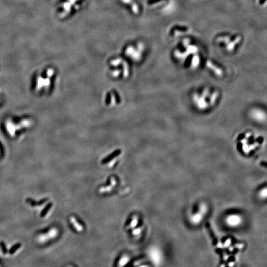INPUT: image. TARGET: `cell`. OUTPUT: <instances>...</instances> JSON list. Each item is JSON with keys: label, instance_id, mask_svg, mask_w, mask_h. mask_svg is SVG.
<instances>
[{"label": "cell", "instance_id": "cell-16", "mask_svg": "<svg viewBox=\"0 0 267 267\" xmlns=\"http://www.w3.org/2000/svg\"><path fill=\"white\" fill-rule=\"evenodd\" d=\"M139 267H149V266H147V265H141Z\"/></svg>", "mask_w": 267, "mask_h": 267}, {"label": "cell", "instance_id": "cell-7", "mask_svg": "<svg viewBox=\"0 0 267 267\" xmlns=\"http://www.w3.org/2000/svg\"><path fill=\"white\" fill-rule=\"evenodd\" d=\"M21 246H22L21 243H17V244H15V245H14L13 247H11V248L9 250V254L10 255L14 254L18 249H19L21 248Z\"/></svg>", "mask_w": 267, "mask_h": 267}, {"label": "cell", "instance_id": "cell-17", "mask_svg": "<svg viewBox=\"0 0 267 267\" xmlns=\"http://www.w3.org/2000/svg\"><path fill=\"white\" fill-rule=\"evenodd\" d=\"M68 267H72V266H68Z\"/></svg>", "mask_w": 267, "mask_h": 267}, {"label": "cell", "instance_id": "cell-13", "mask_svg": "<svg viewBox=\"0 0 267 267\" xmlns=\"http://www.w3.org/2000/svg\"><path fill=\"white\" fill-rule=\"evenodd\" d=\"M116 183H117L116 180L115 179V178H111L110 179V184L112 187H115L116 185Z\"/></svg>", "mask_w": 267, "mask_h": 267}, {"label": "cell", "instance_id": "cell-15", "mask_svg": "<svg viewBox=\"0 0 267 267\" xmlns=\"http://www.w3.org/2000/svg\"><path fill=\"white\" fill-rule=\"evenodd\" d=\"M263 192H264V193H263V194L262 193L263 196H266L267 195V190H264V191Z\"/></svg>", "mask_w": 267, "mask_h": 267}, {"label": "cell", "instance_id": "cell-3", "mask_svg": "<svg viewBox=\"0 0 267 267\" xmlns=\"http://www.w3.org/2000/svg\"><path fill=\"white\" fill-rule=\"evenodd\" d=\"M70 222L72 224L74 228L78 232H82L83 231L84 228L81 224L77 221L76 218L74 217H71L70 218Z\"/></svg>", "mask_w": 267, "mask_h": 267}, {"label": "cell", "instance_id": "cell-12", "mask_svg": "<svg viewBox=\"0 0 267 267\" xmlns=\"http://www.w3.org/2000/svg\"><path fill=\"white\" fill-rule=\"evenodd\" d=\"M142 228H140V227H139V228H137V229H136L135 230H134L133 231V232H132V234L133 235H139L141 233V232H142Z\"/></svg>", "mask_w": 267, "mask_h": 267}, {"label": "cell", "instance_id": "cell-5", "mask_svg": "<svg viewBox=\"0 0 267 267\" xmlns=\"http://www.w3.org/2000/svg\"><path fill=\"white\" fill-rule=\"evenodd\" d=\"M129 261V257L127 255H124L122 257L120 258V260L118 263V266L119 267H124L126 265L128 262Z\"/></svg>", "mask_w": 267, "mask_h": 267}, {"label": "cell", "instance_id": "cell-6", "mask_svg": "<svg viewBox=\"0 0 267 267\" xmlns=\"http://www.w3.org/2000/svg\"><path fill=\"white\" fill-rule=\"evenodd\" d=\"M138 224V217L137 216H134V217L132 218V220L129 224V225L128 226L127 228L129 229H132V228H134V227L137 225Z\"/></svg>", "mask_w": 267, "mask_h": 267}, {"label": "cell", "instance_id": "cell-8", "mask_svg": "<svg viewBox=\"0 0 267 267\" xmlns=\"http://www.w3.org/2000/svg\"><path fill=\"white\" fill-rule=\"evenodd\" d=\"M113 190V187L111 186H108L106 187H100L99 192L100 194H103V193H107V192H110Z\"/></svg>", "mask_w": 267, "mask_h": 267}, {"label": "cell", "instance_id": "cell-4", "mask_svg": "<svg viewBox=\"0 0 267 267\" xmlns=\"http://www.w3.org/2000/svg\"><path fill=\"white\" fill-rule=\"evenodd\" d=\"M47 200H48V199H45L42 200L41 201L35 202V201H34V200H33L32 199H31L30 198H27L26 199V202H27V203H28L29 205H30L31 206L35 207V206H38V205H42V204H44V203H45L47 201Z\"/></svg>", "mask_w": 267, "mask_h": 267}, {"label": "cell", "instance_id": "cell-14", "mask_svg": "<svg viewBox=\"0 0 267 267\" xmlns=\"http://www.w3.org/2000/svg\"><path fill=\"white\" fill-rule=\"evenodd\" d=\"M77 1H78V0H68V1H69L70 4H71V5H72V6H73L74 5H75V3H76Z\"/></svg>", "mask_w": 267, "mask_h": 267}, {"label": "cell", "instance_id": "cell-9", "mask_svg": "<svg viewBox=\"0 0 267 267\" xmlns=\"http://www.w3.org/2000/svg\"><path fill=\"white\" fill-rule=\"evenodd\" d=\"M52 203H50L49 204H48V205H47L45 209L43 210V211H42V213H41V217H45V216L46 215V213H48V211L50 210L51 208H52Z\"/></svg>", "mask_w": 267, "mask_h": 267}, {"label": "cell", "instance_id": "cell-1", "mask_svg": "<svg viewBox=\"0 0 267 267\" xmlns=\"http://www.w3.org/2000/svg\"><path fill=\"white\" fill-rule=\"evenodd\" d=\"M62 7H63V8H64V10L63 12H62V13H61L60 14V16L61 17H62V18H63V17H65L66 16H67L68 14H69L70 13V11H71L72 5L68 1L67 2L63 3V5H62Z\"/></svg>", "mask_w": 267, "mask_h": 267}, {"label": "cell", "instance_id": "cell-11", "mask_svg": "<svg viewBox=\"0 0 267 267\" xmlns=\"http://www.w3.org/2000/svg\"><path fill=\"white\" fill-rule=\"evenodd\" d=\"M0 247H1L3 253L4 254H6L7 253V250L6 246V244L5 243V242L3 241H0Z\"/></svg>", "mask_w": 267, "mask_h": 267}, {"label": "cell", "instance_id": "cell-2", "mask_svg": "<svg viewBox=\"0 0 267 267\" xmlns=\"http://www.w3.org/2000/svg\"><path fill=\"white\" fill-rule=\"evenodd\" d=\"M121 1L124 4H126V5H131L132 12L134 14H138L139 13V7L134 0H121Z\"/></svg>", "mask_w": 267, "mask_h": 267}, {"label": "cell", "instance_id": "cell-10", "mask_svg": "<svg viewBox=\"0 0 267 267\" xmlns=\"http://www.w3.org/2000/svg\"><path fill=\"white\" fill-rule=\"evenodd\" d=\"M239 218L238 217H231L229 219V222L230 224L233 225H237V224L239 222Z\"/></svg>", "mask_w": 267, "mask_h": 267}]
</instances>
